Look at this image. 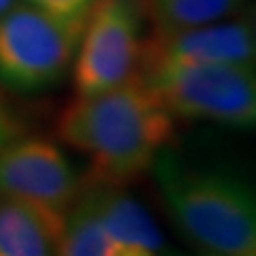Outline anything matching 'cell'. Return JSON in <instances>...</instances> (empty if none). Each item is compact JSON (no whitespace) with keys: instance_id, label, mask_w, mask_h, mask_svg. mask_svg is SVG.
<instances>
[{"instance_id":"30bf717a","label":"cell","mask_w":256,"mask_h":256,"mask_svg":"<svg viewBox=\"0 0 256 256\" xmlns=\"http://www.w3.org/2000/svg\"><path fill=\"white\" fill-rule=\"evenodd\" d=\"M139 4L152 20V28L180 30L228 20L246 0H139Z\"/></svg>"},{"instance_id":"6da1fadb","label":"cell","mask_w":256,"mask_h":256,"mask_svg":"<svg viewBox=\"0 0 256 256\" xmlns=\"http://www.w3.org/2000/svg\"><path fill=\"white\" fill-rule=\"evenodd\" d=\"M173 120L154 88L134 73L109 90L77 94L58 120V134L90 158V184L124 188L152 171L169 148Z\"/></svg>"},{"instance_id":"7a4b0ae2","label":"cell","mask_w":256,"mask_h":256,"mask_svg":"<svg viewBox=\"0 0 256 256\" xmlns=\"http://www.w3.org/2000/svg\"><path fill=\"white\" fill-rule=\"evenodd\" d=\"M180 233L201 252L256 256V184L162 152L152 166Z\"/></svg>"},{"instance_id":"9c48e42d","label":"cell","mask_w":256,"mask_h":256,"mask_svg":"<svg viewBox=\"0 0 256 256\" xmlns=\"http://www.w3.org/2000/svg\"><path fill=\"white\" fill-rule=\"evenodd\" d=\"M66 212L0 194V256L60 254Z\"/></svg>"},{"instance_id":"9a60e30c","label":"cell","mask_w":256,"mask_h":256,"mask_svg":"<svg viewBox=\"0 0 256 256\" xmlns=\"http://www.w3.org/2000/svg\"><path fill=\"white\" fill-rule=\"evenodd\" d=\"M250 22H252V30H254V41H256V6H254V13H252Z\"/></svg>"},{"instance_id":"3957f363","label":"cell","mask_w":256,"mask_h":256,"mask_svg":"<svg viewBox=\"0 0 256 256\" xmlns=\"http://www.w3.org/2000/svg\"><path fill=\"white\" fill-rule=\"evenodd\" d=\"M86 18H58L22 2L0 18V82L38 92L60 82L75 60Z\"/></svg>"},{"instance_id":"5bb4252c","label":"cell","mask_w":256,"mask_h":256,"mask_svg":"<svg viewBox=\"0 0 256 256\" xmlns=\"http://www.w3.org/2000/svg\"><path fill=\"white\" fill-rule=\"evenodd\" d=\"M24 0H0V18H2L4 13H9L11 9H15L18 4H22Z\"/></svg>"},{"instance_id":"8992f818","label":"cell","mask_w":256,"mask_h":256,"mask_svg":"<svg viewBox=\"0 0 256 256\" xmlns=\"http://www.w3.org/2000/svg\"><path fill=\"white\" fill-rule=\"evenodd\" d=\"M201 64H239L256 68V41L250 20H222L180 30H152L141 45L137 73Z\"/></svg>"},{"instance_id":"277c9868","label":"cell","mask_w":256,"mask_h":256,"mask_svg":"<svg viewBox=\"0 0 256 256\" xmlns=\"http://www.w3.org/2000/svg\"><path fill=\"white\" fill-rule=\"evenodd\" d=\"M173 118L203 120L233 130H256V68L201 64L139 73Z\"/></svg>"},{"instance_id":"8fae6325","label":"cell","mask_w":256,"mask_h":256,"mask_svg":"<svg viewBox=\"0 0 256 256\" xmlns=\"http://www.w3.org/2000/svg\"><path fill=\"white\" fill-rule=\"evenodd\" d=\"M64 256H118V248L102 228L88 198L79 192L77 201L66 212V226L60 246Z\"/></svg>"},{"instance_id":"52a82bcc","label":"cell","mask_w":256,"mask_h":256,"mask_svg":"<svg viewBox=\"0 0 256 256\" xmlns=\"http://www.w3.org/2000/svg\"><path fill=\"white\" fill-rule=\"evenodd\" d=\"M79 192L75 169L52 141L15 137L0 146V194L68 212Z\"/></svg>"},{"instance_id":"7c38bea8","label":"cell","mask_w":256,"mask_h":256,"mask_svg":"<svg viewBox=\"0 0 256 256\" xmlns=\"http://www.w3.org/2000/svg\"><path fill=\"white\" fill-rule=\"evenodd\" d=\"M28 2L58 18H86L94 0H28Z\"/></svg>"},{"instance_id":"4fadbf2b","label":"cell","mask_w":256,"mask_h":256,"mask_svg":"<svg viewBox=\"0 0 256 256\" xmlns=\"http://www.w3.org/2000/svg\"><path fill=\"white\" fill-rule=\"evenodd\" d=\"M15 137H20V126L13 120V116L4 109L2 102H0V146Z\"/></svg>"},{"instance_id":"5b68a950","label":"cell","mask_w":256,"mask_h":256,"mask_svg":"<svg viewBox=\"0 0 256 256\" xmlns=\"http://www.w3.org/2000/svg\"><path fill=\"white\" fill-rule=\"evenodd\" d=\"M141 13L139 0H94L75 54L77 94L109 90L139 70Z\"/></svg>"},{"instance_id":"ba28073f","label":"cell","mask_w":256,"mask_h":256,"mask_svg":"<svg viewBox=\"0 0 256 256\" xmlns=\"http://www.w3.org/2000/svg\"><path fill=\"white\" fill-rule=\"evenodd\" d=\"M84 196L116 244L118 256H154L164 250V239L154 218L122 186L90 184Z\"/></svg>"}]
</instances>
